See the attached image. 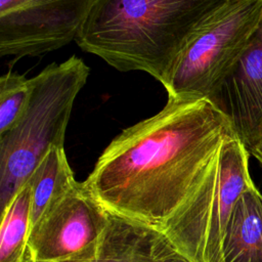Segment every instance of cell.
I'll use <instances>...</instances> for the list:
<instances>
[{
  "label": "cell",
  "mask_w": 262,
  "mask_h": 262,
  "mask_svg": "<svg viewBox=\"0 0 262 262\" xmlns=\"http://www.w3.org/2000/svg\"><path fill=\"white\" fill-rule=\"evenodd\" d=\"M110 212L77 181L31 228L28 262H87L99 248Z\"/></svg>",
  "instance_id": "8992f818"
},
{
  "label": "cell",
  "mask_w": 262,
  "mask_h": 262,
  "mask_svg": "<svg viewBox=\"0 0 262 262\" xmlns=\"http://www.w3.org/2000/svg\"><path fill=\"white\" fill-rule=\"evenodd\" d=\"M251 156H253L262 166V127L257 132L253 141L246 147Z\"/></svg>",
  "instance_id": "5bb4252c"
},
{
  "label": "cell",
  "mask_w": 262,
  "mask_h": 262,
  "mask_svg": "<svg viewBox=\"0 0 262 262\" xmlns=\"http://www.w3.org/2000/svg\"><path fill=\"white\" fill-rule=\"evenodd\" d=\"M262 18V0H225L196 30L164 88L168 98L209 99L239 60Z\"/></svg>",
  "instance_id": "5b68a950"
},
{
  "label": "cell",
  "mask_w": 262,
  "mask_h": 262,
  "mask_svg": "<svg viewBox=\"0 0 262 262\" xmlns=\"http://www.w3.org/2000/svg\"><path fill=\"white\" fill-rule=\"evenodd\" d=\"M223 262H262V194L255 185L237 198L222 239Z\"/></svg>",
  "instance_id": "30bf717a"
},
{
  "label": "cell",
  "mask_w": 262,
  "mask_h": 262,
  "mask_svg": "<svg viewBox=\"0 0 262 262\" xmlns=\"http://www.w3.org/2000/svg\"><path fill=\"white\" fill-rule=\"evenodd\" d=\"M211 101L228 118L247 147L262 126V18Z\"/></svg>",
  "instance_id": "ba28073f"
},
{
  "label": "cell",
  "mask_w": 262,
  "mask_h": 262,
  "mask_svg": "<svg viewBox=\"0 0 262 262\" xmlns=\"http://www.w3.org/2000/svg\"><path fill=\"white\" fill-rule=\"evenodd\" d=\"M232 134L211 100L168 98L159 113L110 142L84 183L108 212L162 229Z\"/></svg>",
  "instance_id": "6da1fadb"
},
{
  "label": "cell",
  "mask_w": 262,
  "mask_h": 262,
  "mask_svg": "<svg viewBox=\"0 0 262 262\" xmlns=\"http://www.w3.org/2000/svg\"><path fill=\"white\" fill-rule=\"evenodd\" d=\"M249 156L236 134L227 137L202 181L161 229L190 262H223L222 239L232 208L254 185Z\"/></svg>",
  "instance_id": "277c9868"
},
{
  "label": "cell",
  "mask_w": 262,
  "mask_h": 262,
  "mask_svg": "<svg viewBox=\"0 0 262 262\" xmlns=\"http://www.w3.org/2000/svg\"><path fill=\"white\" fill-rule=\"evenodd\" d=\"M261 127H262V126H261Z\"/></svg>",
  "instance_id": "9a60e30c"
},
{
  "label": "cell",
  "mask_w": 262,
  "mask_h": 262,
  "mask_svg": "<svg viewBox=\"0 0 262 262\" xmlns=\"http://www.w3.org/2000/svg\"><path fill=\"white\" fill-rule=\"evenodd\" d=\"M95 0H0V56H39L73 41Z\"/></svg>",
  "instance_id": "52a82bcc"
},
{
  "label": "cell",
  "mask_w": 262,
  "mask_h": 262,
  "mask_svg": "<svg viewBox=\"0 0 262 262\" xmlns=\"http://www.w3.org/2000/svg\"><path fill=\"white\" fill-rule=\"evenodd\" d=\"M87 262H190L159 228L108 214L95 257Z\"/></svg>",
  "instance_id": "9c48e42d"
},
{
  "label": "cell",
  "mask_w": 262,
  "mask_h": 262,
  "mask_svg": "<svg viewBox=\"0 0 262 262\" xmlns=\"http://www.w3.org/2000/svg\"><path fill=\"white\" fill-rule=\"evenodd\" d=\"M31 92V79L14 72L0 77V134L9 130L20 117Z\"/></svg>",
  "instance_id": "4fadbf2b"
},
{
  "label": "cell",
  "mask_w": 262,
  "mask_h": 262,
  "mask_svg": "<svg viewBox=\"0 0 262 262\" xmlns=\"http://www.w3.org/2000/svg\"><path fill=\"white\" fill-rule=\"evenodd\" d=\"M76 182L64 147H52L27 182L31 192V228Z\"/></svg>",
  "instance_id": "8fae6325"
},
{
  "label": "cell",
  "mask_w": 262,
  "mask_h": 262,
  "mask_svg": "<svg viewBox=\"0 0 262 262\" xmlns=\"http://www.w3.org/2000/svg\"><path fill=\"white\" fill-rule=\"evenodd\" d=\"M225 0H95L76 43L120 72L162 85L203 23Z\"/></svg>",
  "instance_id": "7a4b0ae2"
},
{
  "label": "cell",
  "mask_w": 262,
  "mask_h": 262,
  "mask_svg": "<svg viewBox=\"0 0 262 262\" xmlns=\"http://www.w3.org/2000/svg\"><path fill=\"white\" fill-rule=\"evenodd\" d=\"M0 262H28L31 192L26 183L1 211Z\"/></svg>",
  "instance_id": "7c38bea8"
},
{
  "label": "cell",
  "mask_w": 262,
  "mask_h": 262,
  "mask_svg": "<svg viewBox=\"0 0 262 262\" xmlns=\"http://www.w3.org/2000/svg\"><path fill=\"white\" fill-rule=\"evenodd\" d=\"M89 67L72 55L31 78V92L18 120L0 134L1 211L28 182L49 150L64 147L66 131Z\"/></svg>",
  "instance_id": "3957f363"
}]
</instances>
